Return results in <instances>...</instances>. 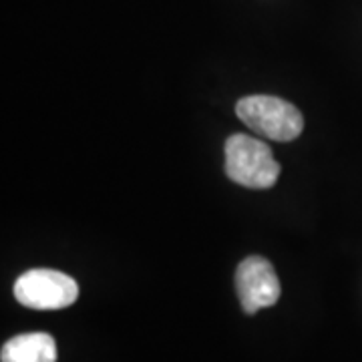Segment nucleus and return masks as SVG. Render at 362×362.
<instances>
[{"label": "nucleus", "mask_w": 362, "mask_h": 362, "mask_svg": "<svg viewBox=\"0 0 362 362\" xmlns=\"http://www.w3.org/2000/svg\"><path fill=\"white\" fill-rule=\"evenodd\" d=\"M280 171V163L262 139L235 133L226 141V173L238 185L268 189L278 181Z\"/></svg>", "instance_id": "obj_1"}, {"label": "nucleus", "mask_w": 362, "mask_h": 362, "mask_svg": "<svg viewBox=\"0 0 362 362\" xmlns=\"http://www.w3.org/2000/svg\"><path fill=\"white\" fill-rule=\"evenodd\" d=\"M235 113L246 127L272 141H294L304 129L302 113L294 105L278 97H244L235 105Z\"/></svg>", "instance_id": "obj_2"}, {"label": "nucleus", "mask_w": 362, "mask_h": 362, "mask_svg": "<svg viewBox=\"0 0 362 362\" xmlns=\"http://www.w3.org/2000/svg\"><path fill=\"white\" fill-rule=\"evenodd\" d=\"M14 298L33 310H63L77 302L78 286L63 272L39 268L25 272L16 280Z\"/></svg>", "instance_id": "obj_3"}, {"label": "nucleus", "mask_w": 362, "mask_h": 362, "mask_svg": "<svg viewBox=\"0 0 362 362\" xmlns=\"http://www.w3.org/2000/svg\"><path fill=\"white\" fill-rule=\"evenodd\" d=\"M235 290L246 314H256L262 308L274 306L282 294L274 266L259 256H250L238 266Z\"/></svg>", "instance_id": "obj_4"}, {"label": "nucleus", "mask_w": 362, "mask_h": 362, "mask_svg": "<svg viewBox=\"0 0 362 362\" xmlns=\"http://www.w3.org/2000/svg\"><path fill=\"white\" fill-rule=\"evenodd\" d=\"M57 342L47 332H28L11 338L0 352L2 362H57Z\"/></svg>", "instance_id": "obj_5"}]
</instances>
